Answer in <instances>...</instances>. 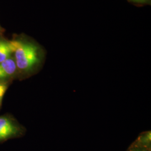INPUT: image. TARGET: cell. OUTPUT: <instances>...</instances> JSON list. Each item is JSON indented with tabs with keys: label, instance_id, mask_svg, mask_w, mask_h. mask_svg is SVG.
I'll use <instances>...</instances> for the list:
<instances>
[{
	"label": "cell",
	"instance_id": "1",
	"mask_svg": "<svg viewBox=\"0 0 151 151\" xmlns=\"http://www.w3.org/2000/svg\"><path fill=\"white\" fill-rule=\"evenodd\" d=\"M17 68L25 75H32L40 68L43 62L44 52L41 47L28 39L10 41Z\"/></svg>",
	"mask_w": 151,
	"mask_h": 151
},
{
	"label": "cell",
	"instance_id": "2",
	"mask_svg": "<svg viewBox=\"0 0 151 151\" xmlns=\"http://www.w3.org/2000/svg\"><path fill=\"white\" fill-rule=\"evenodd\" d=\"M20 130L17 125L6 116H0V141L18 134Z\"/></svg>",
	"mask_w": 151,
	"mask_h": 151
},
{
	"label": "cell",
	"instance_id": "3",
	"mask_svg": "<svg viewBox=\"0 0 151 151\" xmlns=\"http://www.w3.org/2000/svg\"><path fill=\"white\" fill-rule=\"evenodd\" d=\"M17 70L14 58H9L0 63V81H4L15 74Z\"/></svg>",
	"mask_w": 151,
	"mask_h": 151
},
{
	"label": "cell",
	"instance_id": "4",
	"mask_svg": "<svg viewBox=\"0 0 151 151\" xmlns=\"http://www.w3.org/2000/svg\"><path fill=\"white\" fill-rule=\"evenodd\" d=\"M130 146L151 150V131H146L142 133L137 139Z\"/></svg>",
	"mask_w": 151,
	"mask_h": 151
},
{
	"label": "cell",
	"instance_id": "5",
	"mask_svg": "<svg viewBox=\"0 0 151 151\" xmlns=\"http://www.w3.org/2000/svg\"><path fill=\"white\" fill-rule=\"evenodd\" d=\"M12 53L9 42L0 40V63L11 57Z\"/></svg>",
	"mask_w": 151,
	"mask_h": 151
},
{
	"label": "cell",
	"instance_id": "6",
	"mask_svg": "<svg viewBox=\"0 0 151 151\" xmlns=\"http://www.w3.org/2000/svg\"><path fill=\"white\" fill-rule=\"evenodd\" d=\"M8 85L4 81H0V106L1 105L3 97L5 95L6 91L7 89Z\"/></svg>",
	"mask_w": 151,
	"mask_h": 151
},
{
	"label": "cell",
	"instance_id": "7",
	"mask_svg": "<svg viewBox=\"0 0 151 151\" xmlns=\"http://www.w3.org/2000/svg\"><path fill=\"white\" fill-rule=\"evenodd\" d=\"M130 3L138 6H142L150 5L151 0H127Z\"/></svg>",
	"mask_w": 151,
	"mask_h": 151
},
{
	"label": "cell",
	"instance_id": "8",
	"mask_svg": "<svg viewBox=\"0 0 151 151\" xmlns=\"http://www.w3.org/2000/svg\"><path fill=\"white\" fill-rule=\"evenodd\" d=\"M127 151H151V150H149L143 148L133 147L130 146Z\"/></svg>",
	"mask_w": 151,
	"mask_h": 151
},
{
	"label": "cell",
	"instance_id": "9",
	"mask_svg": "<svg viewBox=\"0 0 151 151\" xmlns=\"http://www.w3.org/2000/svg\"><path fill=\"white\" fill-rule=\"evenodd\" d=\"M2 32V30H1V28L0 27V32Z\"/></svg>",
	"mask_w": 151,
	"mask_h": 151
}]
</instances>
